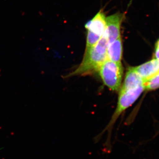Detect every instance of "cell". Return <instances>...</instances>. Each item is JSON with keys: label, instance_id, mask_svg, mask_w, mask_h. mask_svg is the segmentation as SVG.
Segmentation results:
<instances>
[{"label": "cell", "instance_id": "obj_2", "mask_svg": "<svg viewBox=\"0 0 159 159\" xmlns=\"http://www.w3.org/2000/svg\"><path fill=\"white\" fill-rule=\"evenodd\" d=\"M145 90L144 85L141 86L137 88L131 89H120L116 109L114 112L113 116L105 129L96 138V139H97V142L101 138L102 134L104 133V132L106 130L108 131V138L106 142L105 145L106 148V149L107 151H110L111 149V129L116 120L124 111L129 108L136 101L137 99L139 98L143 91Z\"/></svg>", "mask_w": 159, "mask_h": 159}, {"label": "cell", "instance_id": "obj_4", "mask_svg": "<svg viewBox=\"0 0 159 159\" xmlns=\"http://www.w3.org/2000/svg\"><path fill=\"white\" fill-rule=\"evenodd\" d=\"M106 19L103 11L100 10L85 24L87 34L85 51H89L93 47L104 34L106 27Z\"/></svg>", "mask_w": 159, "mask_h": 159}, {"label": "cell", "instance_id": "obj_5", "mask_svg": "<svg viewBox=\"0 0 159 159\" xmlns=\"http://www.w3.org/2000/svg\"><path fill=\"white\" fill-rule=\"evenodd\" d=\"M124 14L117 12L106 17V27L104 34L108 40L109 44L121 37V28Z\"/></svg>", "mask_w": 159, "mask_h": 159}, {"label": "cell", "instance_id": "obj_9", "mask_svg": "<svg viewBox=\"0 0 159 159\" xmlns=\"http://www.w3.org/2000/svg\"><path fill=\"white\" fill-rule=\"evenodd\" d=\"M145 90H153L159 88V72L157 74L145 81L144 84Z\"/></svg>", "mask_w": 159, "mask_h": 159}, {"label": "cell", "instance_id": "obj_6", "mask_svg": "<svg viewBox=\"0 0 159 159\" xmlns=\"http://www.w3.org/2000/svg\"><path fill=\"white\" fill-rule=\"evenodd\" d=\"M134 68L145 83L158 73L159 61L154 58Z\"/></svg>", "mask_w": 159, "mask_h": 159}, {"label": "cell", "instance_id": "obj_8", "mask_svg": "<svg viewBox=\"0 0 159 159\" xmlns=\"http://www.w3.org/2000/svg\"><path fill=\"white\" fill-rule=\"evenodd\" d=\"M123 53V45L121 37L109 44L107 51V59L116 62H121Z\"/></svg>", "mask_w": 159, "mask_h": 159}, {"label": "cell", "instance_id": "obj_10", "mask_svg": "<svg viewBox=\"0 0 159 159\" xmlns=\"http://www.w3.org/2000/svg\"><path fill=\"white\" fill-rule=\"evenodd\" d=\"M155 58L159 61V39L155 44L154 51Z\"/></svg>", "mask_w": 159, "mask_h": 159}, {"label": "cell", "instance_id": "obj_1", "mask_svg": "<svg viewBox=\"0 0 159 159\" xmlns=\"http://www.w3.org/2000/svg\"><path fill=\"white\" fill-rule=\"evenodd\" d=\"M109 43L103 34L99 41L92 48L85 51L81 64L68 77L86 75L99 70L102 64L107 59Z\"/></svg>", "mask_w": 159, "mask_h": 159}, {"label": "cell", "instance_id": "obj_3", "mask_svg": "<svg viewBox=\"0 0 159 159\" xmlns=\"http://www.w3.org/2000/svg\"><path fill=\"white\" fill-rule=\"evenodd\" d=\"M98 71L102 82L106 86L112 91L119 90L123 74L121 62H114L107 59Z\"/></svg>", "mask_w": 159, "mask_h": 159}, {"label": "cell", "instance_id": "obj_7", "mask_svg": "<svg viewBox=\"0 0 159 159\" xmlns=\"http://www.w3.org/2000/svg\"><path fill=\"white\" fill-rule=\"evenodd\" d=\"M144 81L134 67L129 68L126 72L124 82L121 89L128 90L137 88L144 85Z\"/></svg>", "mask_w": 159, "mask_h": 159}]
</instances>
